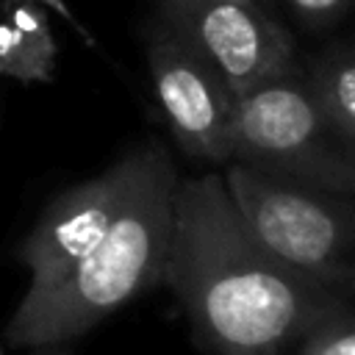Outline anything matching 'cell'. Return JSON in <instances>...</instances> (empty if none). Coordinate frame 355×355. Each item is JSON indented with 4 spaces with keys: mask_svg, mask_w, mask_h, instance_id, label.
<instances>
[{
    "mask_svg": "<svg viewBox=\"0 0 355 355\" xmlns=\"http://www.w3.org/2000/svg\"><path fill=\"white\" fill-rule=\"evenodd\" d=\"M161 283L214 355H280L344 297L283 266L233 208L222 175L178 178Z\"/></svg>",
    "mask_w": 355,
    "mask_h": 355,
    "instance_id": "obj_1",
    "label": "cell"
},
{
    "mask_svg": "<svg viewBox=\"0 0 355 355\" xmlns=\"http://www.w3.org/2000/svg\"><path fill=\"white\" fill-rule=\"evenodd\" d=\"M178 169L166 147L141 144L139 172L103 239L61 277L25 291L6 324V344H69L144 288L161 283Z\"/></svg>",
    "mask_w": 355,
    "mask_h": 355,
    "instance_id": "obj_2",
    "label": "cell"
},
{
    "mask_svg": "<svg viewBox=\"0 0 355 355\" xmlns=\"http://www.w3.org/2000/svg\"><path fill=\"white\" fill-rule=\"evenodd\" d=\"M225 191L250 233L291 272L333 291L352 283V202L239 161L222 172Z\"/></svg>",
    "mask_w": 355,
    "mask_h": 355,
    "instance_id": "obj_3",
    "label": "cell"
},
{
    "mask_svg": "<svg viewBox=\"0 0 355 355\" xmlns=\"http://www.w3.org/2000/svg\"><path fill=\"white\" fill-rule=\"evenodd\" d=\"M227 161L344 197L355 189V153L324 125L294 67L236 97Z\"/></svg>",
    "mask_w": 355,
    "mask_h": 355,
    "instance_id": "obj_4",
    "label": "cell"
},
{
    "mask_svg": "<svg viewBox=\"0 0 355 355\" xmlns=\"http://www.w3.org/2000/svg\"><path fill=\"white\" fill-rule=\"evenodd\" d=\"M169 22L233 97L294 67V42L261 0H158Z\"/></svg>",
    "mask_w": 355,
    "mask_h": 355,
    "instance_id": "obj_5",
    "label": "cell"
},
{
    "mask_svg": "<svg viewBox=\"0 0 355 355\" xmlns=\"http://www.w3.org/2000/svg\"><path fill=\"white\" fill-rule=\"evenodd\" d=\"M147 67L155 103L180 150L227 164L236 97L222 75L161 17L147 28Z\"/></svg>",
    "mask_w": 355,
    "mask_h": 355,
    "instance_id": "obj_6",
    "label": "cell"
},
{
    "mask_svg": "<svg viewBox=\"0 0 355 355\" xmlns=\"http://www.w3.org/2000/svg\"><path fill=\"white\" fill-rule=\"evenodd\" d=\"M141 164V144L97 178L58 194L19 247V263L31 272L28 291H39L78 263L114 222Z\"/></svg>",
    "mask_w": 355,
    "mask_h": 355,
    "instance_id": "obj_7",
    "label": "cell"
},
{
    "mask_svg": "<svg viewBox=\"0 0 355 355\" xmlns=\"http://www.w3.org/2000/svg\"><path fill=\"white\" fill-rule=\"evenodd\" d=\"M58 44L47 8L22 0H0V75L19 83H50Z\"/></svg>",
    "mask_w": 355,
    "mask_h": 355,
    "instance_id": "obj_8",
    "label": "cell"
},
{
    "mask_svg": "<svg viewBox=\"0 0 355 355\" xmlns=\"http://www.w3.org/2000/svg\"><path fill=\"white\" fill-rule=\"evenodd\" d=\"M305 83L324 125L347 150H352L355 147V53L349 42H336L324 47L313 61Z\"/></svg>",
    "mask_w": 355,
    "mask_h": 355,
    "instance_id": "obj_9",
    "label": "cell"
},
{
    "mask_svg": "<svg viewBox=\"0 0 355 355\" xmlns=\"http://www.w3.org/2000/svg\"><path fill=\"white\" fill-rule=\"evenodd\" d=\"M297 355H355V327L347 302L316 319L297 341Z\"/></svg>",
    "mask_w": 355,
    "mask_h": 355,
    "instance_id": "obj_10",
    "label": "cell"
},
{
    "mask_svg": "<svg viewBox=\"0 0 355 355\" xmlns=\"http://www.w3.org/2000/svg\"><path fill=\"white\" fill-rule=\"evenodd\" d=\"M291 14L308 25V28H324V25H333L338 22L347 11H349V3L352 0H286Z\"/></svg>",
    "mask_w": 355,
    "mask_h": 355,
    "instance_id": "obj_11",
    "label": "cell"
},
{
    "mask_svg": "<svg viewBox=\"0 0 355 355\" xmlns=\"http://www.w3.org/2000/svg\"><path fill=\"white\" fill-rule=\"evenodd\" d=\"M22 3H36V6H42V8H47V11H53V14H58L61 19H67L75 31H78V36L83 39V42H89V44H94V36L80 25V19L72 14V8H69V3L67 0H22Z\"/></svg>",
    "mask_w": 355,
    "mask_h": 355,
    "instance_id": "obj_12",
    "label": "cell"
},
{
    "mask_svg": "<svg viewBox=\"0 0 355 355\" xmlns=\"http://www.w3.org/2000/svg\"><path fill=\"white\" fill-rule=\"evenodd\" d=\"M31 355H72V352L67 349V344H64V341H58V344H42V347H31Z\"/></svg>",
    "mask_w": 355,
    "mask_h": 355,
    "instance_id": "obj_13",
    "label": "cell"
},
{
    "mask_svg": "<svg viewBox=\"0 0 355 355\" xmlns=\"http://www.w3.org/2000/svg\"><path fill=\"white\" fill-rule=\"evenodd\" d=\"M261 3H263V6H269V0H261Z\"/></svg>",
    "mask_w": 355,
    "mask_h": 355,
    "instance_id": "obj_14",
    "label": "cell"
},
{
    "mask_svg": "<svg viewBox=\"0 0 355 355\" xmlns=\"http://www.w3.org/2000/svg\"><path fill=\"white\" fill-rule=\"evenodd\" d=\"M0 355H3V344H0Z\"/></svg>",
    "mask_w": 355,
    "mask_h": 355,
    "instance_id": "obj_15",
    "label": "cell"
}]
</instances>
